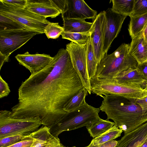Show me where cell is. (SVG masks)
I'll return each mask as SVG.
<instances>
[{
    "label": "cell",
    "mask_w": 147,
    "mask_h": 147,
    "mask_svg": "<svg viewBox=\"0 0 147 147\" xmlns=\"http://www.w3.org/2000/svg\"><path fill=\"white\" fill-rule=\"evenodd\" d=\"M83 88L68 52L61 48L47 67L22 82L11 116L38 117L43 125L49 127L65 115L64 105Z\"/></svg>",
    "instance_id": "1"
},
{
    "label": "cell",
    "mask_w": 147,
    "mask_h": 147,
    "mask_svg": "<svg viewBox=\"0 0 147 147\" xmlns=\"http://www.w3.org/2000/svg\"><path fill=\"white\" fill-rule=\"evenodd\" d=\"M103 100L99 107L111 119L115 125L124 134L131 131L147 121V109L143 110L135 99L120 96L107 94L102 97Z\"/></svg>",
    "instance_id": "2"
},
{
    "label": "cell",
    "mask_w": 147,
    "mask_h": 147,
    "mask_svg": "<svg viewBox=\"0 0 147 147\" xmlns=\"http://www.w3.org/2000/svg\"><path fill=\"white\" fill-rule=\"evenodd\" d=\"M129 45L123 43L113 52L106 54L98 64L95 76L114 79L122 71L137 68L138 63L129 53Z\"/></svg>",
    "instance_id": "3"
},
{
    "label": "cell",
    "mask_w": 147,
    "mask_h": 147,
    "mask_svg": "<svg viewBox=\"0 0 147 147\" xmlns=\"http://www.w3.org/2000/svg\"><path fill=\"white\" fill-rule=\"evenodd\" d=\"M99 108H95L86 102L79 108L67 112L59 120L49 127L54 137L64 131L74 130L83 127H89L101 118L99 116Z\"/></svg>",
    "instance_id": "4"
},
{
    "label": "cell",
    "mask_w": 147,
    "mask_h": 147,
    "mask_svg": "<svg viewBox=\"0 0 147 147\" xmlns=\"http://www.w3.org/2000/svg\"><path fill=\"white\" fill-rule=\"evenodd\" d=\"M91 93L102 97L115 95L132 99L143 98L147 90L140 85L121 83L115 79L100 78L95 76L90 79Z\"/></svg>",
    "instance_id": "5"
},
{
    "label": "cell",
    "mask_w": 147,
    "mask_h": 147,
    "mask_svg": "<svg viewBox=\"0 0 147 147\" xmlns=\"http://www.w3.org/2000/svg\"><path fill=\"white\" fill-rule=\"evenodd\" d=\"M42 125L38 117L14 118L10 111H0V139L17 134H30Z\"/></svg>",
    "instance_id": "6"
},
{
    "label": "cell",
    "mask_w": 147,
    "mask_h": 147,
    "mask_svg": "<svg viewBox=\"0 0 147 147\" xmlns=\"http://www.w3.org/2000/svg\"><path fill=\"white\" fill-rule=\"evenodd\" d=\"M0 13L20 23L27 28L38 33H44L45 26L51 22L46 18L33 13L26 8L9 6L0 2Z\"/></svg>",
    "instance_id": "7"
},
{
    "label": "cell",
    "mask_w": 147,
    "mask_h": 147,
    "mask_svg": "<svg viewBox=\"0 0 147 147\" xmlns=\"http://www.w3.org/2000/svg\"><path fill=\"white\" fill-rule=\"evenodd\" d=\"M38 34L28 29L0 30V53L6 57L8 62L11 53Z\"/></svg>",
    "instance_id": "8"
},
{
    "label": "cell",
    "mask_w": 147,
    "mask_h": 147,
    "mask_svg": "<svg viewBox=\"0 0 147 147\" xmlns=\"http://www.w3.org/2000/svg\"><path fill=\"white\" fill-rule=\"evenodd\" d=\"M87 45L81 46L71 42L66 45L73 67L79 76L84 88L88 94L91 93L90 80L87 67Z\"/></svg>",
    "instance_id": "9"
},
{
    "label": "cell",
    "mask_w": 147,
    "mask_h": 147,
    "mask_svg": "<svg viewBox=\"0 0 147 147\" xmlns=\"http://www.w3.org/2000/svg\"><path fill=\"white\" fill-rule=\"evenodd\" d=\"M105 23L103 47V56L108 51L114 39L120 32L123 24L127 17L114 11L111 8L105 11Z\"/></svg>",
    "instance_id": "10"
},
{
    "label": "cell",
    "mask_w": 147,
    "mask_h": 147,
    "mask_svg": "<svg viewBox=\"0 0 147 147\" xmlns=\"http://www.w3.org/2000/svg\"><path fill=\"white\" fill-rule=\"evenodd\" d=\"M105 23V11L97 14L93 20L90 38L96 56L97 65L103 58V47Z\"/></svg>",
    "instance_id": "11"
},
{
    "label": "cell",
    "mask_w": 147,
    "mask_h": 147,
    "mask_svg": "<svg viewBox=\"0 0 147 147\" xmlns=\"http://www.w3.org/2000/svg\"><path fill=\"white\" fill-rule=\"evenodd\" d=\"M15 57L19 64L28 69L31 74H36L47 67L53 60V57L45 54H31L27 52L19 54Z\"/></svg>",
    "instance_id": "12"
},
{
    "label": "cell",
    "mask_w": 147,
    "mask_h": 147,
    "mask_svg": "<svg viewBox=\"0 0 147 147\" xmlns=\"http://www.w3.org/2000/svg\"><path fill=\"white\" fill-rule=\"evenodd\" d=\"M67 10L61 15L62 18L94 20L97 14L96 11L91 8L83 0H68Z\"/></svg>",
    "instance_id": "13"
},
{
    "label": "cell",
    "mask_w": 147,
    "mask_h": 147,
    "mask_svg": "<svg viewBox=\"0 0 147 147\" xmlns=\"http://www.w3.org/2000/svg\"><path fill=\"white\" fill-rule=\"evenodd\" d=\"M147 140V121L124 134L116 147H139Z\"/></svg>",
    "instance_id": "14"
},
{
    "label": "cell",
    "mask_w": 147,
    "mask_h": 147,
    "mask_svg": "<svg viewBox=\"0 0 147 147\" xmlns=\"http://www.w3.org/2000/svg\"><path fill=\"white\" fill-rule=\"evenodd\" d=\"M30 136L33 139L31 147H53L61 143L59 138L51 133L49 127L44 125Z\"/></svg>",
    "instance_id": "15"
},
{
    "label": "cell",
    "mask_w": 147,
    "mask_h": 147,
    "mask_svg": "<svg viewBox=\"0 0 147 147\" xmlns=\"http://www.w3.org/2000/svg\"><path fill=\"white\" fill-rule=\"evenodd\" d=\"M30 12L46 18H54L61 13L49 0H29L25 8Z\"/></svg>",
    "instance_id": "16"
},
{
    "label": "cell",
    "mask_w": 147,
    "mask_h": 147,
    "mask_svg": "<svg viewBox=\"0 0 147 147\" xmlns=\"http://www.w3.org/2000/svg\"><path fill=\"white\" fill-rule=\"evenodd\" d=\"M142 32L132 38L129 45V53L138 64L142 63L147 60V42Z\"/></svg>",
    "instance_id": "17"
},
{
    "label": "cell",
    "mask_w": 147,
    "mask_h": 147,
    "mask_svg": "<svg viewBox=\"0 0 147 147\" xmlns=\"http://www.w3.org/2000/svg\"><path fill=\"white\" fill-rule=\"evenodd\" d=\"M114 79L120 83L139 85L143 88L145 86L147 81L137 68L124 71Z\"/></svg>",
    "instance_id": "18"
},
{
    "label": "cell",
    "mask_w": 147,
    "mask_h": 147,
    "mask_svg": "<svg viewBox=\"0 0 147 147\" xmlns=\"http://www.w3.org/2000/svg\"><path fill=\"white\" fill-rule=\"evenodd\" d=\"M64 32L71 33H84L89 31L92 24L85 20L63 18Z\"/></svg>",
    "instance_id": "19"
},
{
    "label": "cell",
    "mask_w": 147,
    "mask_h": 147,
    "mask_svg": "<svg viewBox=\"0 0 147 147\" xmlns=\"http://www.w3.org/2000/svg\"><path fill=\"white\" fill-rule=\"evenodd\" d=\"M130 20L128 30L131 38L142 32L147 24V13L130 16Z\"/></svg>",
    "instance_id": "20"
},
{
    "label": "cell",
    "mask_w": 147,
    "mask_h": 147,
    "mask_svg": "<svg viewBox=\"0 0 147 147\" xmlns=\"http://www.w3.org/2000/svg\"><path fill=\"white\" fill-rule=\"evenodd\" d=\"M88 92L83 88L72 96L64 105L63 111L66 113L76 110L86 102L85 98Z\"/></svg>",
    "instance_id": "21"
},
{
    "label": "cell",
    "mask_w": 147,
    "mask_h": 147,
    "mask_svg": "<svg viewBox=\"0 0 147 147\" xmlns=\"http://www.w3.org/2000/svg\"><path fill=\"white\" fill-rule=\"evenodd\" d=\"M115 124L114 122L109 119L104 120L100 118L86 128L90 136L94 138L112 127Z\"/></svg>",
    "instance_id": "22"
},
{
    "label": "cell",
    "mask_w": 147,
    "mask_h": 147,
    "mask_svg": "<svg viewBox=\"0 0 147 147\" xmlns=\"http://www.w3.org/2000/svg\"><path fill=\"white\" fill-rule=\"evenodd\" d=\"M135 0H112V9L118 13L129 17L133 13Z\"/></svg>",
    "instance_id": "23"
},
{
    "label": "cell",
    "mask_w": 147,
    "mask_h": 147,
    "mask_svg": "<svg viewBox=\"0 0 147 147\" xmlns=\"http://www.w3.org/2000/svg\"><path fill=\"white\" fill-rule=\"evenodd\" d=\"M123 131L115 125L102 134L94 138L91 142L94 145H100L109 141L114 140L120 137Z\"/></svg>",
    "instance_id": "24"
},
{
    "label": "cell",
    "mask_w": 147,
    "mask_h": 147,
    "mask_svg": "<svg viewBox=\"0 0 147 147\" xmlns=\"http://www.w3.org/2000/svg\"><path fill=\"white\" fill-rule=\"evenodd\" d=\"M86 60L88 71L90 80L91 78L95 76L97 64L96 56L90 38L87 45Z\"/></svg>",
    "instance_id": "25"
},
{
    "label": "cell",
    "mask_w": 147,
    "mask_h": 147,
    "mask_svg": "<svg viewBox=\"0 0 147 147\" xmlns=\"http://www.w3.org/2000/svg\"><path fill=\"white\" fill-rule=\"evenodd\" d=\"M90 30L88 32L84 33H71L63 32L61 35L62 38L69 40L81 46L86 45L90 40Z\"/></svg>",
    "instance_id": "26"
},
{
    "label": "cell",
    "mask_w": 147,
    "mask_h": 147,
    "mask_svg": "<svg viewBox=\"0 0 147 147\" xmlns=\"http://www.w3.org/2000/svg\"><path fill=\"white\" fill-rule=\"evenodd\" d=\"M25 29L27 28L15 20L0 13V30H13Z\"/></svg>",
    "instance_id": "27"
},
{
    "label": "cell",
    "mask_w": 147,
    "mask_h": 147,
    "mask_svg": "<svg viewBox=\"0 0 147 147\" xmlns=\"http://www.w3.org/2000/svg\"><path fill=\"white\" fill-rule=\"evenodd\" d=\"M64 30L63 27L59 25L58 23L51 22L45 26L44 33L48 39H55L61 35Z\"/></svg>",
    "instance_id": "28"
},
{
    "label": "cell",
    "mask_w": 147,
    "mask_h": 147,
    "mask_svg": "<svg viewBox=\"0 0 147 147\" xmlns=\"http://www.w3.org/2000/svg\"><path fill=\"white\" fill-rule=\"evenodd\" d=\"M30 134L15 135L0 139V147H7L11 145L21 141L26 136Z\"/></svg>",
    "instance_id": "29"
},
{
    "label": "cell",
    "mask_w": 147,
    "mask_h": 147,
    "mask_svg": "<svg viewBox=\"0 0 147 147\" xmlns=\"http://www.w3.org/2000/svg\"><path fill=\"white\" fill-rule=\"evenodd\" d=\"M147 13V0H135L133 12L130 16L140 15Z\"/></svg>",
    "instance_id": "30"
},
{
    "label": "cell",
    "mask_w": 147,
    "mask_h": 147,
    "mask_svg": "<svg viewBox=\"0 0 147 147\" xmlns=\"http://www.w3.org/2000/svg\"><path fill=\"white\" fill-rule=\"evenodd\" d=\"M50 2L63 15L68 10V0H49Z\"/></svg>",
    "instance_id": "31"
},
{
    "label": "cell",
    "mask_w": 147,
    "mask_h": 147,
    "mask_svg": "<svg viewBox=\"0 0 147 147\" xmlns=\"http://www.w3.org/2000/svg\"><path fill=\"white\" fill-rule=\"evenodd\" d=\"M0 2L9 6L20 8H25L28 4V0H0Z\"/></svg>",
    "instance_id": "32"
},
{
    "label": "cell",
    "mask_w": 147,
    "mask_h": 147,
    "mask_svg": "<svg viewBox=\"0 0 147 147\" xmlns=\"http://www.w3.org/2000/svg\"><path fill=\"white\" fill-rule=\"evenodd\" d=\"M33 141L30 135L26 136L21 141L7 147H31Z\"/></svg>",
    "instance_id": "33"
},
{
    "label": "cell",
    "mask_w": 147,
    "mask_h": 147,
    "mask_svg": "<svg viewBox=\"0 0 147 147\" xmlns=\"http://www.w3.org/2000/svg\"><path fill=\"white\" fill-rule=\"evenodd\" d=\"M10 90L7 83L0 76V98L7 96Z\"/></svg>",
    "instance_id": "34"
},
{
    "label": "cell",
    "mask_w": 147,
    "mask_h": 147,
    "mask_svg": "<svg viewBox=\"0 0 147 147\" xmlns=\"http://www.w3.org/2000/svg\"><path fill=\"white\" fill-rule=\"evenodd\" d=\"M137 68L147 80V60L142 63L138 64Z\"/></svg>",
    "instance_id": "35"
},
{
    "label": "cell",
    "mask_w": 147,
    "mask_h": 147,
    "mask_svg": "<svg viewBox=\"0 0 147 147\" xmlns=\"http://www.w3.org/2000/svg\"><path fill=\"white\" fill-rule=\"evenodd\" d=\"M135 100L142 109H147V96L142 99H135Z\"/></svg>",
    "instance_id": "36"
},
{
    "label": "cell",
    "mask_w": 147,
    "mask_h": 147,
    "mask_svg": "<svg viewBox=\"0 0 147 147\" xmlns=\"http://www.w3.org/2000/svg\"><path fill=\"white\" fill-rule=\"evenodd\" d=\"M117 143V141L112 140L102 144L100 147H116Z\"/></svg>",
    "instance_id": "37"
},
{
    "label": "cell",
    "mask_w": 147,
    "mask_h": 147,
    "mask_svg": "<svg viewBox=\"0 0 147 147\" xmlns=\"http://www.w3.org/2000/svg\"><path fill=\"white\" fill-rule=\"evenodd\" d=\"M7 62L6 56L0 53V69H1L2 67L5 62Z\"/></svg>",
    "instance_id": "38"
},
{
    "label": "cell",
    "mask_w": 147,
    "mask_h": 147,
    "mask_svg": "<svg viewBox=\"0 0 147 147\" xmlns=\"http://www.w3.org/2000/svg\"><path fill=\"white\" fill-rule=\"evenodd\" d=\"M142 32L145 39L147 42V24L145 26Z\"/></svg>",
    "instance_id": "39"
},
{
    "label": "cell",
    "mask_w": 147,
    "mask_h": 147,
    "mask_svg": "<svg viewBox=\"0 0 147 147\" xmlns=\"http://www.w3.org/2000/svg\"><path fill=\"white\" fill-rule=\"evenodd\" d=\"M100 145H93L92 143L91 142L90 144L88 146L85 147H100Z\"/></svg>",
    "instance_id": "40"
},
{
    "label": "cell",
    "mask_w": 147,
    "mask_h": 147,
    "mask_svg": "<svg viewBox=\"0 0 147 147\" xmlns=\"http://www.w3.org/2000/svg\"><path fill=\"white\" fill-rule=\"evenodd\" d=\"M53 147H65L63 145L61 144V143L57 144Z\"/></svg>",
    "instance_id": "41"
},
{
    "label": "cell",
    "mask_w": 147,
    "mask_h": 147,
    "mask_svg": "<svg viewBox=\"0 0 147 147\" xmlns=\"http://www.w3.org/2000/svg\"><path fill=\"white\" fill-rule=\"evenodd\" d=\"M141 147H147V140L142 144Z\"/></svg>",
    "instance_id": "42"
},
{
    "label": "cell",
    "mask_w": 147,
    "mask_h": 147,
    "mask_svg": "<svg viewBox=\"0 0 147 147\" xmlns=\"http://www.w3.org/2000/svg\"><path fill=\"white\" fill-rule=\"evenodd\" d=\"M145 88L147 90V82L146 83V85ZM147 96V93L145 95L144 98H145V97H146Z\"/></svg>",
    "instance_id": "43"
},
{
    "label": "cell",
    "mask_w": 147,
    "mask_h": 147,
    "mask_svg": "<svg viewBox=\"0 0 147 147\" xmlns=\"http://www.w3.org/2000/svg\"><path fill=\"white\" fill-rule=\"evenodd\" d=\"M76 147L75 146H72V147Z\"/></svg>",
    "instance_id": "44"
},
{
    "label": "cell",
    "mask_w": 147,
    "mask_h": 147,
    "mask_svg": "<svg viewBox=\"0 0 147 147\" xmlns=\"http://www.w3.org/2000/svg\"><path fill=\"white\" fill-rule=\"evenodd\" d=\"M142 145H141V146H140L139 147H141V146H142Z\"/></svg>",
    "instance_id": "45"
}]
</instances>
